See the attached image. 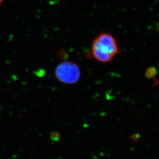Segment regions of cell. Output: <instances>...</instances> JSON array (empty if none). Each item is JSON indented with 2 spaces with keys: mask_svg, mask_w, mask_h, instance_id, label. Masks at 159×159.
I'll list each match as a JSON object with an SVG mask.
<instances>
[{
  "mask_svg": "<svg viewBox=\"0 0 159 159\" xmlns=\"http://www.w3.org/2000/svg\"><path fill=\"white\" fill-rule=\"evenodd\" d=\"M117 41L112 35L103 33L93 41L92 52L96 60L102 63H109L119 53Z\"/></svg>",
  "mask_w": 159,
  "mask_h": 159,
  "instance_id": "1",
  "label": "cell"
},
{
  "mask_svg": "<svg viewBox=\"0 0 159 159\" xmlns=\"http://www.w3.org/2000/svg\"><path fill=\"white\" fill-rule=\"evenodd\" d=\"M80 70L76 63L71 61L62 62L56 68L55 76L65 84L76 83L80 78Z\"/></svg>",
  "mask_w": 159,
  "mask_h": 159,
  "instance_id": "2",
  "label": "cell"
},
{
  "mask_svg": "<svg viewBox=\"0 0 159 159\" xmlns=\"http://www.w3.org/2000/svg\"><path fill=\"white\" fill-rule=\"evenodd\" d=\"M44 71L43 70H39L36 71V72H35V75H36L37 76L39 77H42L43 75V72Z\"/></svg>",
  "mask_w": 159,
  "mask_h": 159,
  "instance_id": "3",
  "label": "cell"
}]
</instances>
